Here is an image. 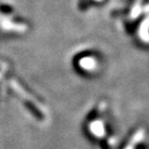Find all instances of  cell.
Listing matches in <instances>:
<instances>
[{"label": "cell", "instance_id": "1", "mask_svg": "<svg viewBox=\"0 0 149 149\" xmlns=\"http://www.w3.org/2000/svg\"><path fill=\"white\" fill-rule=\"evenodd\" d=\"M90 130L92 132L93 135L96 137H102L105 135V128L102 121H94L90 124Z\"/></svg>", "mask_w": 149, "mask_h": 149}, {"label": "cell", "instance_id": "2", "mask_svg": "<svg viewBox=\"0 0 149 149\" xmlns=\"http://www.w3.org/2000/svg\"><path fill=\"white\" fill-rule=\"evenodd\" d=\"M81 65L82 68H86V70H93V68H95V61L92 58H84L81 61Z\"/></svg>", "mask_w": 149, "mask_h": 149}]
</instances>
